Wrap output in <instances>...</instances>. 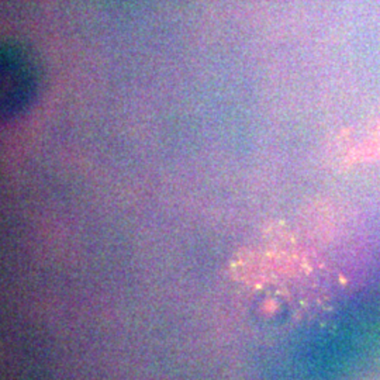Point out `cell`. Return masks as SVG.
<instances>
[{
	"instance_id": "cell-1",
	"label": "cell",
	"mask_w": 380,
	"mask_h": 380,
	"mask_svg": "<svg viewBox=\"0 0 380 380\" xmlns=\"http://www.w3.org/2000/svg\"><path fill=\"white\" fill-rule=\"evenodd\" d=\"M35 87L37 73L32 61H1V106L6 116L17 114L27 107Z\"/></svg>"
}]
</instances>
